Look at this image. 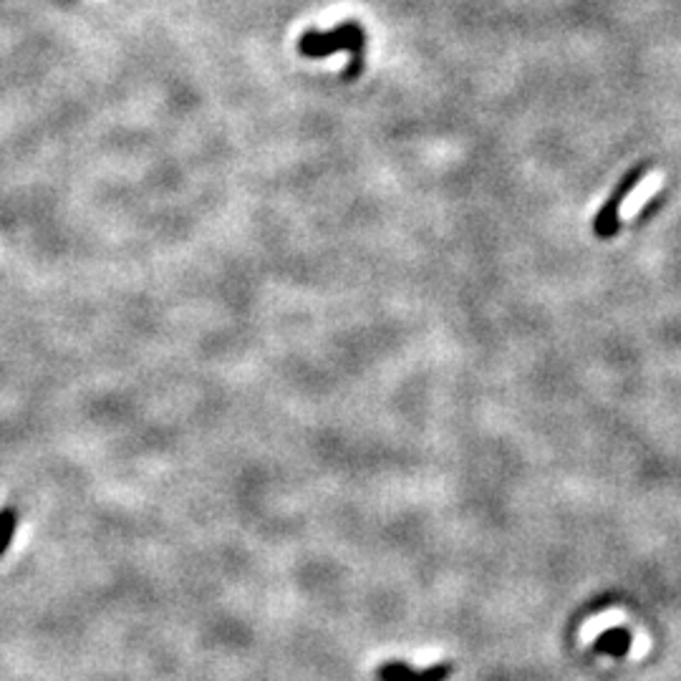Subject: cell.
Listing matches in <instances>:
<instances>
[{
	"mask_svg": "<svg viewBox=\"0 0 681 681\" xmlns=\"http://www.w3.org/2000/svg\"><path fill=\"white\" fill-rule=\"evenodd\" d=\"M363 28L359 23H344L331 33H318V31H309L300 39V53L309 58H323L331 56L336 51H351V66L346 68V78L359 76L363 71Z\"/></svg>",
	"mask_w": 681,
	"mask_h": 681,
	"instance_id": "obj_1",
	"label": "cell"
},
{
	"mask_svg": "<svg viewBox=\"0 0 681 681\" xmlns=\"http://www.w3.org/2000/svg\"><path fill=\"white\" fill-rule=\"evenodd\" d=\"M646 172H649V165L643 162V165H636L633 169H629V172L618 180L614 193L608 194V200H605L604 205H601V210L596 212V218H593V232H596V237H601V240L616 237L618 230H621V205H623V202L629 200V194L641 184Z\"/></svg>",
	"mask_w": 681,
	"mask_h": 681,
	"instance_id": "obj_2",
	"label": "cell"
},
{
	"mask_svg": "<svg viewBox=\"0 0 681 681\" xmlns=\"http://www.w3.org/2000/svg\"><path fill=\"white\" fill-rule=\"evenodd\" d=\"M450 661H439L426 668H414L407 661H384L376 668V681H447L452 677Z\"/></svg>",
	"mask_w": 681,
	"mask_h": 681,
	"instance_id": "obj_3",
	"label": "cell"
},
{
	"mask_svg": "<svg viewBox=\"0 0 681 681\" xmlns=\"http://www.w3.org/2000/svg\"><path fill=\"white\" fill-rule=\"evenodd\" d=\"M593 649L601 651V654L614 656V659H621V656L629 654L631 649V631L629 629H608L604 631L596 641H593Z\"/></svg>",
	"mask_w": 681,
	"mask_h": 681,
	"instance_id": "obj_4",
	"label": "cell"
},
{
	"mask_svg": "<svg viewBox=\"0 0 681 681\" xmlns=\"http://www.w3.org/2000/svg\"><path fill=\"white\" fill-rule=\"evenodd\" d=\"M15 525H18V513H15L13 507H3L0 510V555H5V551L11 548Z\"/></svg>",
	"mask_w": 681,
	"mask_h": 681,
	"instance_id": "obj_5",
	"label": "cell"
}]
</instances>
